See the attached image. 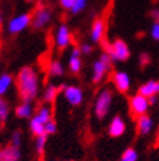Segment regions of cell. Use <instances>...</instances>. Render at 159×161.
<instances>
[{"label":"cell","instance_id":"f546056e","mask_svg":"<svg viewBox=\"0 0 159 161\" xmlns=\"http://www.w3.org/2000/svg\"><path fill=\"white\" fill-rule=\"evenodd\" d=\"M59 5H60L61 9L70 12L73 5H74V0H59Z\"/></svg>","mask_w":159,"mask_h":161},{"label":"cell","instance_id":"d6986e66","mask_svg":"<svg viewBox=\"0 0 159 161\" xmlns=\"http://www.w3.org/2000/svg\"><path fill=\"white\" fill-rule=\"evenodd\" d=\"M47 74L51 77H61L65 74V67L59 59H52L47 67Z\"/></svg>","mask_w":159,"mask_h":161},{"label":"cell","instance_id":"5bb4252c","mask_svg":"<svg viewBox=\"0 0 159 161\" xmlns=\"http://www.w3.org/2000/svg\"><path fill=\"white\" fill-rule=\"evenodd\" d=\"M21 160V149L13 144L0 147V161H20Z\"/></svg>","mask_w":159,"mask_h":161},{"label":"cell","instance_id":"4dcf8cb0","mask_svg":"<svg viewBox=\"0 0 159 161\" xmlns=\"http://www.w3.org/2000/svg\"><path fill=\"white\" fill-rule=\"evenodd\" d=\"M80 49H81V53L82 55H90L94 50V46L91 43H87V42H84L80 45Z\"/></svg>","mask_w":159,"mask_h":161},{"label":"cell","instance_id":"7a4b0ae2","mask_svg":"<svg viewBox=\"0 0 159 161\" xmlns=\"http://www.w3.org/2000/svg\"><path fill=\"white\" fill-rule=\"evenodd\" d=\"M114 102V92L111 88L105 86L98 92L97 97H95L94 101V115L98 120H103L111 110V106H112Z\"/></svg>","mask_w":159,"mask_h":161},{"label":"cell","instance_id":"ba28073f","mask_svg":"<svg viewBox=\"0 0 159 161\" xmlns=\"http://www.w3.org/2000/svg\"><path fill=\"white\" fill-rule=\"evenodd\" d=\"M72 43V31L67 24H60L54 34V46L58 51H64Z\"/></svg>","mask_w":159,"mask_h":161},{"label":"cell","instance_id":"4fadbf2b","mask_svg":"<svg viewBox=\"0 0 159 161\" xmlns=\"http://www.w3.org/2000/svg\"><path fill=\"white\" fill-rule=\"evenodd\" d=\"M82 53L80 46H74L72 50H70V55L68 58V69L70 74L73 75H78L82 69Z\"/></svg>","mask_w":159,"mask_h":161},{"label":"cell","instance_id":"9c48e42d","mask_svg":"<svg viewBox=\"0 0 159 161\" xmlns=\"http://www.w3.org/2000/svg\"><path fill=\"white\" fill-rule=\"evenodd\" d=\"M128 105H129L131 114L134 118H138L144 114H147L149 108H150L147 97H145V96H142L140 93H136V94H133L132 97H129Z\"/></svg>","mask_w":159,"mask_h":161},{"label":"cell","instance_id":"d6a6232c","mask_svg":"<svg viewBox=\"0 0 159 161\" xmlns=\"http://www.w3.org/2000/svg\"><path fill=\"white\" fill-rule=\"evenodd\" d=\"M147 100H149V103H150V106H155L156 103H158V101H159L158 96H151V97H149Z\"/></svg>","mask_w":159,"mask_h":161},{"label":"cell","instance_id":"83f0119b","mask_svg":"<svg viewBox=\"0 0 159 161\" xmlns=\"http://www.w3.org/2000/svg\"><path fill=\"white\" fill-rule=\"evenodd\" d=\"M56 131H58V125H56V122H55L54 119H51V120H49L46 125H44V134L46 135H54V134H56Z\"/></svg>","mask_w":159,"mask_h":161},{"label":"cell","instance_id":"e575fe53","mask_svg":"<svg viewBox=\"0 0 159 161\" xmlns=\"http://www.w3.org/2000/svg\"><path fill=\"white\" fill-rule=\"evenodd\" d=\"M2 24H3V16H2V13H0V26H2Z\"/></svg>","mask_w":159,"mask_h":161},{"label":"cell","instance_id":"7c38bea8","mask_svg":"<svg viewBox=\"0 0 159 161\" xmlns=\"http://www.w3.org/2000/svg\"><path fill=\"white\" fill-rule=\"evenodd\" d=\"M126 131V123L121 115H115L112 117V119L110 120V125H108V128H107V132L111 138H120L123 136Z\"/></svg>","mask_w":159,"mask_h":161},{"label":"cell","instance_id":"ac0fdd59","mask_svg":"<svg viewBox=\"0 0 159 161\" xmlns=\"http://www.w3.org/2000/svg\"><path fill=\"white\" fill-rule=\"evenodd\" d=\"M14 84L16 77H13L9 72L0 74V97H5V94L12 89Z\"/></svg>","mask_w":159,"mask_h":161},{"label":"cell","instance_id":"8d00e7d4","mask_svg":"<svg viewBox=\"0 0 159 161\" xmlns=\"http://www.w3.org/2000/svg\"><path fill=\"white\" fill-rule=\"evenodd\" d=\"M50 161H56V160H50Z\"/></svg>","mask_w":159,"mask_h":161},{"label":"cell","instance_id":"6da1fadb","mask_svg":"<svg viewBox=\"0 0 159 161\" xmlns=\"http://www.w3.org/2000/svg\"><path fill=\"white\" fill-rule=\"evenodd\" d=\"M14 85L21 101L34 102L41 93V75L34 66H23L16 75Z\"/></svg>","mask_w":159,"mask_h":161},{"label":"cell","instance_id":"30bf717a","mask_svg":"<svg viewBox=\"0 0 159 161\" xmlns=\"http://www.w3.org/2000/svg\"><path fill=\"white\" fill-rule=\"evenodd\" d=\"M111 81H112V85L115 86V89L119 93L126 94L131 91L132 80H131V76L128 75V72H125V71H114L112 75H111Z\"/></svg>","mask_w":159,"mask_h":161},{"label":"cell","instance_id":"5b68a950","mask_svg":"<svg viewBox=\"0 0 159 161\" xmlns=\"http://www.w3.org/2000/svg\"><path fill=\"white\" fill-rule=\"evenodd\" d=\"M61 96L65 100L67 103H69L70 106L77 108L80 106L85 100V93L84 89L80 85L76 84H64L60 86Z\"/></svg>","mask_w":159,"mask_h":161},{"label":"cell","instance_id":"8fae6325","mask_svg":"<svg viewBox=\"0 0 159 161\" xmlns=\"http://www.w3.org/2000/svg\"><path fill=\"white\" fill-rule=\"evenodd\" d=\"M105 36H106V21L105 19L98 17L95 19L90 26V41L93 43H102L105 41Z\"/></svg>","mask_w":159,"mask_h":161},{"label":"cell","instance_id":"d590c367","mask_svg":"<svg viewBox=\"0 0 159 161\" xmlns=\"http://www.w3.org/2000/svg\"><path fill=\"white\" fill-rule=\"evenodd\" d=\"M25 2H28V3H33V2H35V0H25Z\"/></svg>","mask_w":159,"mask_h":161},{"label":"cell","instance_id":"e0dca14e","mask_svg":"<svg viewBox=\"0 0 159 161\" xmlns=\"http://www.w3.org/2000/svg\"><path fill=\"white\" fill-rule=\"evenodd\" d=\"M137 93L145 96V97H151V96L159 94V80H149V81L141 84L137 89Z\"/></svg>","mask_w":159,"mask_h":161},{"label":"cell","instance_id":"f1b7e54d","mask_svg":"<svg viewBox=\"0 0 159 161\" xmlns=\"http://www.w3.org/2000/svg\"><path fill=\"white\" fill-rule=\"evenodd\" d=\"M150 37L154 41L159 42V22H153L151 28H150Z\"/></svg>","mask_w":159,"mask_h":161},{"label":"cell","instance_id":"836d02e7","mask_svg":"<svg viewBox=\"0 0 159 161\" xmlns=\"http://www.w3.org/2000/svg\"><path fill=\"white\" fill-rule=\"evenodd\" d=\"M149 60H150V58H149L147 54H142V55L140 56V62H142V64H147Z\"/></svg>","mask_w":159,"mask_h":161},{"label":"cell","instance_id":"3957f363","mask_svg":"<svg viewBox=\"0 0 159 161\" xmlns=\"http://www.w3.org/2000/svg\"><path fill=\"white\" fill-rule=\"evenodd\" d=\"M114 60L110 56L108 53L103 51L98 59H95L91 66V83L93 84H100L108 72L112 71Z\"/></svg>","mask_w":159,"mask_h":161},{"label":"cell","instance_id":"52a82bcc","mask_svg":"<svg viewBox=\"0 0 159 161\" xmlns=\"http://www.w3.org/2000/svg\"><path fill=\"white\" fill-rule=\"evenodd\" d=\"M54 19V12L49 7H44L43 4H39L33 13L31 19V28L34 30H42L47 28L51 24Z\"/></svg>","mask_w":159,"mask_h":161},{"label":"cell","instance_id":"9a60e30c","mask_svg":"<svg viewBox=\"0 0 159 161\" xmlns=\"http://www.w3.org/2000/svg\"><path fill=\"white\" fill-rule=\"evenodd\" d=\"M136 127L137 132L141 136H147L149 134H151L154 128V120L149 114H144L138 118H136Z\"/></svg>","mask_w":159,"mask_h":161},{"label":"cell","instance_id":"4316f807","mask_svg":"<svg viewBox=\"0 0 159 161\" xmlns=\"http://www.w3.org/2000/svg\"><path fill=\"white\" fill-rule=\"evenodd\" d=\"M11 144H13V146L16 147H21L22 144V132L20 130H16L11 134V140H9Z\"/></svg>","mask_w":159,"mask_h":161},{"label":"cell","instance_id":"cb8c5ba5","mask_svg":"<svg viewBox=\"0 0 159 161\" xmlns=\"http://www.w3.org/2000/svg\"><path fill=\"white\" fill-rule=\"evenodd\" d=\"M47 139H49V135H41V136H37L35 138V151L39 156H42L44 153V149H46V144H47Z\"/></svg>","mask_w":159,"mask_h":161},{"label":"cell","instance_id":"2e32d148","mask_svg":"<svg viewBox=\"0 0 159 161\" xmlns=\"http://www.w3.org/2000/svg\"><path fill=\"white\" fill-rule=\"evenodd\" d=\"M14 114L18 119H31L34 117V102L31 101H21L14 108Z\"/></svg>","mask_w":159,"mask_h":161},{"label":"cell","instance_id":"7402d4cb","mask_svg":"<svg viewBox=\"0 0 159 161\" xmlns=\"http://www.w3.org/2000/svg\"><path fill=\"white\" fill-rule=\"evenodd\" d=\"M9 113H11L9 102H8L4 97H0V130H2L3 126L5 125V122L8 120Z\"/></svg>","mask_w":159,"mask_h":161},{"label":"cell","instance_id":"484cf974","mask_svg":"<svg viewBox=\"0 0 159 161\" xmlns=\"http://www.w3.org/2000/svg\"><path fill=\"white\" fill-rule=\"evenodd\" d=\"M86 5H87V0H74V5L72 8V11H70V13L72 14L81 13L82 11H85Z\"/></svg>","mask_w":159,"mask_h":161},{"label":"cell","instance_id":"d4e9b609","mask_svg":"<svg viewBox=\"0 0 159 161\" xmlns=\"http://www.w3.org/2000/svg\"><path fill=\"white\" fill-rule=\"evenodd\" d=\"M120 161H138V152L129 147V148H126L124 152H123V155L120 157Z\"/></svg>","mask_w":159,"mask_h":161},{"label":"cell","instance_id":"277c9868","mask_svg":"<svg viewBox=\"0 0 159 161\" xmlns=\"http://www.w3.org/2000/svg\"><path fill=\"white\" fill-rule=\"evenodd\" d=\"M102 45H103L105 51L108 53L110 56L112 58L114 63L115 62H125L131 58V49L124 39L116 38L111 43H107L105 39V41L102 42Z\"/></svg>","mask_w":159,"mask_h":161},{"label":"cell","instance_id":"8992f818","mask_svg":"<svg viewBox=\"0 0 159 161\" xmlns=\"http://www.w3.org/2000/svg\"><path fill=\"white\" fill-rule=\"evenodd\" d=\"M31 19H33V14L29 12H23L13 16L7 24V31L11 36H17L22 33L23 30H26L31 25Z\"/></svg>","mask_w":159,"mask_h":161},{"label":"cell","instance_id":"ffe728a7","mask_svg":"<svg viewBox=\"0 0 159 161\" xmlns=\"http://www.w3.org/2000/svg\"><path fill=\"white\" fill-rule=\"evenodd\" d=\"M59 91L60 88H58L55 84H49L44 89H43V93H42V98H43V102L44 103H54L55 100H56L58 94H59Z\"/></svg>","mask_w":159,"mask_h":161},{"label":"cell","instance_id":"603a6c76","mask_svg":"<svg viewBox=\"0 0 159 161\" xmlns=\"http://www.w3.org/2000/svg\"><path fill=\"white\" fill-rule=\"evenodd\" d=\"M35 115L41 119L43 123H47L49 120L54 119L52 118V109H51V106L49 105V103H44V105L39 106L37 113H35Z\"/></svg>","mask_w":159,"mask_h":161},{"label":"cell","instance_id":"1f68e13d","mask_svg":"<svg viewBox=\"0 0 159 161\" xmlns=\"http://www.w3.org/2000/svg\"><path fill=\"white\" fill-rule=\"evenodd\" d=\"M150 17H151L153 22H159V9H151V12H150Z\"/></svg>","mask_w":159,"mask_h":161},{"label":"cell","instance_id":"44dd1931","mask_svg":"<svg viewBox=\"0 0 159 161\" xmlns=\"http://www.w3.org/2000/svg\"><path fill=\"white\" fill-rule=\"evenodd\" d=\"M44 125L46 123H43L35 114H34V117L31 119H29V130H30L31 134L35 136V138L44 134Z\"/></svg>","mask_w":159,"mask_h":161}]
</instances>
